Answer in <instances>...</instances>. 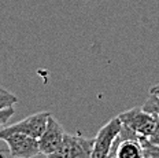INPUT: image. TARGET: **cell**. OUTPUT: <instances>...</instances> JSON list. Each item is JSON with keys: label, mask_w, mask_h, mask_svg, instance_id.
<instances>
[{"label": "cell", "mask_w": 159, "mask_h": 158, "mask_svg": "<svg viewBox=\"0 0 159 158\" xmlns=\"http://www.w3.org/2000/svg\"><path fill=\"white\" fill-rule=\"evenodd\" d=\"M144 111H147L150 116H152L157 121H159V98L155 95L150 94V96L147 98L145 103L141 106Z\"/></svg>", "instance_id": "cell-8"}, {"label": "cell", "mask_w": 159, "mask_h": 158, "mask_svg": "<svg viewBox=\"0 0 159 158\" xmlns=\"http://www.w3.org/2000/svg\"><path fill=\"white\" fill-rule=\"evenodd\" d=\"M49 116H51V113H48V111H39V113L32 114V116L24 118L19 123L10 125V127H6L4 125L3 128H0V133L21 132V133L28 135V136L39 139L43 135V132L45 131Z\"/></svg>", "instance_id": "cell-5"}, {"label": "cell", "mask_w": 159, "mask_h": 158, "mask_svg": "<svg viewBox=\"0 0 159 158\" xmlns=\"http://www.w3.org/2000/svg\"><path fill=\"white\" fill-rule=\"evenodd\" d=\"M122 123L119 117L110 120L107 124L99 129L98 135L93 137V149H92V158H107L111 151L117 136L121 132Z\"/></svg>", "instance_id": "cell-3"}, {"label": "cell", "mask_w": 159, "mask_h": 158, "mask_svg": "<svg viewBox=\"0 0 159 158\" xmlns=\"http://www.w3.org/2000/svg\"><path fill=\"white\" fill-rule=\"evenodd\" d=\"M0 158H6V157H4V154H3V153H2V156H0Z\"/></svg>", "instance_id": "cell-15"}, {"label": "cell", "mask_w": 159, "mask_h": 158, "mask_svg": "<svg viewBox=\"0 0 159 158\" xmlns=\"http://www.w3.org/2000/svg\"><path fill=\"white\" fill-rule=\"evenodd\" d=\"M15 103H18V98L4 88H0V110L14 106Z\"/></svg>", "instance_id": "cell-9"}, {"label": "cell", "mask_w": 159, "mask_h": 158, "mask_svg": "<svg viewBox=\"0 0 159 158\" xmlns=\"http://www.w3.org/2000/svg\"><path fill=\"white\" fill-rule=\"evenodd\" d=\"M14 113H15L14 106L0 110V128H3L6 124L8 123V120H10V118H11L12 116H14Z\"/></svg>", "instance_id": "cell-11"}, {"label": "cell", "mask_w": 159, "mask_h": 158, "mask_svg": "<svg viewBox=\"0 0 159 158\" xmlns=\"http://www.w3.org/2000/svg\"><path fill=\"white\" fill-rule=\"evenodd\" d=\"M92 149L93 139L80 133H65L58 150L49 154L47 158H92Z\"/></svg>", "instance_id": "cell-1"}, {"label": "cell", "mask_w": 159, "mask_h": 158, "mask_svg": "<svg viewBox=\"0 0 159 158\" xmlns=\"http://www.w3.org/2000/svg\"><path fill=\"white\" fill-rule=\"evenodd\" d=\"M65 133L66 132H65L63 127L52 116H49L45 131L43 132L41 136L39 137L40 154H44L45 157H48L49 154H52L54 151L58 150V147L61 146L62 140H63Z\"/></svg>", "instance_id": "cell-6"}, {"label": "cell", "mask_w": 159, "mask_h": 158, "mask_svg": "<svg viewBox=\"0 0 159 158\" xmlns=\"http://www.w3.org/2000/svg\"><path fill=\"white\" fill-rule=\"evenodd\" d=\"M0 156H2V153H0Z\"/></svg>", "instance_id": "cell-16"}, {"label": "cell", "mask_w": 159, "mask_h": 158, "mask_svg": "<svg viewBox=\"0 0 159 158\" xmlns=\"http://www.w3.org/2000/svg\"><path fill=\"white\" fill-rule=\"evenodd\" d=\"M112 149L115 151V158H145L140 139H125L118 135Z\"/></svg>", "instance_id": "cell-7"}, {"label": "cell", "mask_w": 159, "mask_h": 158, "mask_svg": "<svg viewBox=\"0 0 159 158\" xmlns=\"http://www.w3.org/2000/svg\"><path fill=\"white\" fill-rule=\"evenodd\" d=\"M0 140L6 142L14 158H33L40 154L39 139L21 132L0 133Z\"/></svg>", "instance_id": "cell-2"}, {"label": "cell", "mask_w": 159, "mask_h": 158, "mask_svg": "<svg viewBox=\"0 0 159 158\" xmlns=\"http://www.w3.org/2000/svg\"><path fill=\"white\" fill-rule=\"evenodd\" d=\"M118 117L121 123L130 128L140 139H147L157 124V120L141 107H133L130 110H126Z\"/></svg>", "instance_id": "cell-4"}, {"label": "cell", "mask_w": 159, "mask_h": 158, "mask_svg": "<svg viewBox=\"0 0 159 158\" xmlns=\"http://www.w3.org/2000/svg\"><path fill=\"white\" fill-rule=\"evenodd\" d=\"M107 158H115V151H114V149H112V147H111V151H110V154H108Z\"/></svg>", "instance_id": "cell-14"}, {"label": "cell", "mask_w": 159, "mask_h": 158, "mask_svg": "<svg viewBox=\"0 0 159 158\" xmlns=\"http://www.w3.org/2000/svg\"><path fill=\"white\" fill-rule=\"evenodd\" d=\"M150 94H152V95H155V96L159 98V84L154 85V87L151 88V90H150Z\"/></svg>", "instance_id": "cell-13"}, {"label": "cell", "mask_w": 159, "mask_h": 158, "mask_svg": "<svg viewBox=\"0 0 159 158\" xmlns=\"http://www.w3.org/2000/svg\"><path fill=\"white\" fill-rule=\"evenodd\" d=\"M145 140H147L148 143H151V144H157V146H159V121H157L155 128L152 129L150 136H148Z\"/></svg>", "instance_id": "cell-12"}, {"label": "cell", "mask_w": 159, "mask_h": 158, "mask_svg": "<svg viewBox=\"0 0 159 158\" xmlns=\"http://www.w3.org/2000/svg\"><path fill=\"white\" fill-rule=\"evenodd\" d=\"M140 142H141V146H143L145 158H159V146L148 143L145 139H140Z\"/></svg>", "instance_id": "cell-10"}]
</instances>
